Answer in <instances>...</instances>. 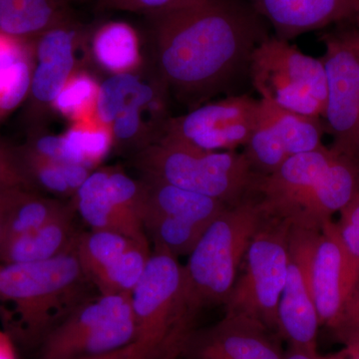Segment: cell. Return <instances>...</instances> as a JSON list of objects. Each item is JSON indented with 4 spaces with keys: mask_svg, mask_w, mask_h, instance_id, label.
Instances as JSON below:
<instances>
[{
    "mask_svg": "<svg viewBox=\"0 0 359 359\" xmlns=\"http://www.w3.org/2000/svg\"><path fill=\"white\" fill-rule=\"evenodd\" d=\"M21 166L33 186L60 197H74L82 184L93 170L84 165L44 159L28 152L22 147L16 148Z\"/></svg>",
    "mask_w": 359,
    "mask_h": 359,
    "instance_id": "cb8c5ba5",
    "label": "cell"
},
{
    "mask_svg": "<svg viewBox=\"0 0 359 359\" xmlns=\"http://www.w3.org/2000/svg\"><path fill=\"white\" fill-rule=\"evenodd\" d=\"M34 53L0 71V124L26 102L29 94Z\"/></svg>",
    "mask_w": 359,
    "mask_h": 359,
    "instance_id": "f546056e",
    "label": "cell"
},
{
    "mask_svg": "<svg viewBox=\"0 0 359 359\" xmlns=\"http://www.w3.org/2000/svg\"><path fill=\"white\" fill-rule=\"evenodd\" d=\"M359 192V165L330 148L290 156L273 173L257 175L252 195L266 216L320 229Z\"/></svg>",
    "mask_w": 359,
    "mask_h": 359,
    "instance_id": "7a4b0ae2",
    "label": "cell"
},
{
    "mask_svg": "<svg viewBox=\"0 0 359 359\" xmlns=\"http://www.w3.org/2000/svg\"><path fill=\"white\" fill-rule=\"evenodd\" d=\"M332 354L334 359H359V339L347 342L339 351Z\"/></svg>",
    "mask_w": 359,
    "mask_h": 359,
    "instance_id": "f35d334b",
    "label": "cell"
},
{
    "mask_svg": "<svg viewBox=\"0 0 359 359\" xmlns=\"http://www.w3.org/2000/svg\"><path fill=\"white\" fill-rule=\"evenodd\" d=\"M76 245V244H75ZM75 245L60 256L36 263L0 264V316L9 334L26 342L47 334L93 297Z\"/></svg>",
    "mask_w": 359,
    "mask_h": 359,
    "instance_id": "3957f363",
    "label": "cell"
},
{
    "mask_svg": "<svg viewBox=\"0 0 359 359\" xmlns=\"http://www.w3.org/2000/svg\"><path fill=\"white\" fill-rule=\"evenodd\" d=\"M327 71L325 127L332 136L330 150L359 165V62L339 35L323 37Z\"/></svg>",
    "mask_w": 359,
    "mask_h": 359,
    "instance_id": "5bb4252c",
    "label": "cell"
},
{
    "mask_svg": "<svg viewBox=\"0 0 359 359\" xmlns=\"http://www.w3.org/2000/svg\"><path fill=\"white\" fill-rule=\"evenodd\" d=\"M259 112L261 99L228 96L170 118L161 138L212 152L237 150L249 141Z\"/></svg>",
    "mask_w": 359,
    "mask_h": 359,
    "instance_id": "8fae6325",
    "label": "cell"
},
{
    "mask_svg": "<svg viewBox=\"0 0 359 359\" xmlns=\"http://www.w3.org/2000/svg\"><path fill=\"white\" fill-rule=\"evenodd\" d=\"M358 271L342 244L335 222L318 231L311 250L309 278L320 327L332 332L346 308Z\"/></svg>",
    "mask_w": 359,
    "mask_h": 359,
    "instance_id": "e0dca14e",
    "label": "cell"
},
{
    "mask_svg": "<svg viewBox=\"0 0 359 359\" xmlns=\"http://www.w3.org/2000/svg\"><path fill=\"white\" fill-rule=\"evenodd\" d=\"M144 186V212H154L207 229L228 207L214 198L179 188L159 180L142 179Z\"/></svg>",
    "mask_w": 359,
    "mask_h": 359,
    "instance_id": "ffe728a7",
    "label": "cell"
},
{
    "mask_svg": "<svg viewBox=\"0 0 359 359\" xmlns=\"http://www.w3.org/2000/svg\"><path fill=\"white\" fill-rule=\"evenodd\" d=\"M280 341L259 321L226 313L212 327L192 330L180 354L184 359H283Z\"/></svg>",
    "mask_w": 359,
    "mask_h": 359,
    "instance_id": "2e32d148",
    "label": "cell"
},
{
    "mask_svg": "<svg viewBox=\"0 0 359 359\" xmlns=\"http://www.w3.org/2000/svg\"><path fill=\"white\" fill-rule=\"evenodd\" d=\"M73 204L62 214L37 230L8 238L0 244L2 264H26L47 261L65 254L76 244Z\"/></svg>",
    "mask_w": 359,
    "mask_h": 359,
    "instance_id": "44dd1931",
    "label": "cell"
},
{
    "mask_svg": "<svg viewBox=\"0 0 359 359\" xmlns=\"http://www.w3.org/2000/svg\"><path fill=\"white\" fill-rule=\"evenodd\" d=\"M290 231V223L264 214L245 252L244 271L224 306L226 313L249 316L278 335V304L289 269Z\"/></svg>",
    "mask_w": 359,
    "mask_h": 359,
    "instance_id": "9c48e42d",
    "label": "cell"
},
{
    "mask_svg": "<svg viewBox=\"0 0 359 359\" xmlns=\"http://www.w3.org/2000/svg\"><path fill=\"white\" fill-rule=\"evenodd\" d=\"M23 189L2 188L0 187V244L4 238V228L11 210L20 197ZM28 191V190H27Z\"/></svg>",
    "mask_w": 359,
    "mask_h": 359,
    "instance_id": "d590c367",
    "label": "cell"
},
{
    "mask_svg": "<svg viewBox=\"0 0 359 359\" xmlns=\"http://www.w3.org/2000/svg\"><path fill=\"white\" fill-rule=\"evenodd\" d=\"M339 37L347 45V47L353 52L354 56L359 62V29L342 33V34H339Z\"/></svg>",
    "mask_w": 359,
    "mask_h": 359,
    "instance_id": "60d3db41",
    "label": "cell"
},
{
    "mask_svg": "<svg viewBox=\"0 0 359 359\" xmlns=\"http://www.w3.org/2000/svg\"><path fill=\"white\" fill-rule=\"evenodd\" d=\"M85 41L84 30L72 20L32 40L34 65L25 113L28 131L44 128L56 97L75 71L81 68L77 52Z\"/></svg>",
    "mask_w": 359,
    "mask_h": 359,
    "instance_id": "7c38bea8",
    "label": "cell"
},
{
    "mask_svg": "<svg viewBox=\"0 0 359 359\" xmlns=\"http://www.w3.org/2000/svg\"><path fill=\"white\" fill-rule=\"evenodd\" d=\"M169 95L154 66L110 75L101 82L95 115L109 127L113 149L135 155L159 140L172 117Z\"/></svg>",
    "mask_w": 359,
    "mask_h": 359,
    "instance_id": "52a82bcc",
    "label": "cell"
},
{
    "mask_svg": "<svg viewBox=\"0 0 359 359\" xmlns=\"http://www.w3.org/2000/svg\"><path fill=\"white\" fill-rule=\"evenodd\" d=\"M163 359H183V358H182L181 354H180V353H175L170 354V355H168L166 356V358Z\"/></svg>",
    "mask_w": 359,
    "mask_h": 359,
    "instance_id": "b9f144b4",
    "label": "cell"
},
{
    "mask_svg": "<svg viewBox=\"0 0 359 359\" xmlns=\"http://www.w3.org/2000/svg\"><path fill=\"white\" fill-rule=\"evenodd\" d=\"M75 250L85 273L101 294L130 295L152 252L149 242L94 230L79 233Z\"/></svg>",
    "mask_w": 359,
    "mask_h": 359,
    "instance_id": "9a60e30c",
    "label": "cell"
},
{
    "mask_svg": "<svg viewBox=\"0 0 359 359\" xmlns=\"http://www.w3.org/2000/svg\"><path fill=\"white\" fill-rule=\"evenodd\" d=\"M99 87L100 83L91 73L79 68L56 97L52 111L65 116L71 122L95 115Z\"/></svg>",
    "mask_w": 359,
    "mask_h": 359,
    "instance_id": "f1b7e54d",
    "label": "cell"
},
{
    "mask_svg": "<svg viewBox=\"0 0 359 359\" xmlns=\"http://www.w3.org/2000/svg\"><path fill=\"white\" fill-rule=\"evenodd\" d=\"M256 13L275 29V36L287 40L351 20L358 0H250Z\"/></svg>",
    "mask_w": 359,
    "mask_h": 359,
    "instance_id": "ac0fdd59",
    "label": "cell"
},
{
    "mask_svg": "<svg viewBox=\"0 0 359 359\" xmlns=\"http://www.w3.org/2000/svg\"><path fill=\"white\" fill-rule=\"evenodd\" d=\"M136 341L129 295H93L42 340L40 359H82L112 353Z\"/></svg>",
    "mask_w": 359,
    "mask_h": 359,
    "instance_id": "30bf717a",
    "label": "cell"
},
{
    "mask_svg": "<svg viewBox=\"0 0 359 359\" xmlns=\"http://www.w3.org/2000/svg\"><path fill=\"white\" fill-rule=\"evenodd\" d=\"M150 20L153 66L190 110L249 72L252 52L269 36L261 16L240 0H205Z\"/></svg>",
    "mask_w": 359,
    "mask_h": 359,
    "instance_id": "6da1fadb",
    "label": "cell"
},
{
    "mask_svg": "<svg viewBox=\"0 0 359 359\" xmlns=\"http://www.w3.org/2000/svg\"><path fill=\"white\" fill-rule=\"evenodd\" d=\"M243 153L252 171L263 176L276 172L290 158L262 99L259 120Z\"/></svg>",
    "mask_w": 359,
    "mask_h": 359,
    "instance_id": "4316f807",
    "label": "cell"
},
{
    "mask_svg": "<svg viewBox=\"0 0 359 359\" xmlns=\"http://www.w3.org/2000/svg\"><path fill=\"white\" fill-rule=\"evenodd\" d=\"M0 187L34 190L21 166L18 150L2 142H0Z\"/></svg>",
    "mask_w": 359,
    "mask_h": 359,
    "instance_id": "d6a6232c",
    "label": "cell"
},
{
    "mask_svg": "<svg viewBox=\"0 0 359 359\" xmlns=\"http://www.w3.org/2000/svg\"><path fill=\"white\" fill-rule=\"evenodd\" d=\"M71 20L63 0H0V33L32 41Z\"/></svg>",
    "mask_w": 359,
    "mask_h": 359,
    "instance_id": "603a6c76",
    "label": "cell"
},
{
    "mask_svg": "<svg viewBox=\"0 0 359 359\" xmlns=\"http://www.w3.org/2000/svg\"><path fill=\"white\" fill-rule=\"evenodd\" d=\"M72 204L91 230L115 231L149 242L141 219L123 207L111 188L108 168L92 171L72 198Z\"/></svg>",
    "mask_w": 359,
    "mask_h": 359,
    "instance_id": "d6986e66",
    "label": "cell"
},
{
    "mask_svg": "<svg viewBox=\"0 0 359 359\" xmlns=\"http://www.w3.org/2000/svg\"><path fill=\"white\" fill-rule=\"evenodd\" d=\"M262 100L290 157L325 147L323 137L327 127L323 118L292 112L264 99Z\"/></svg>",
    "mask_w": 359,
    "mask_h": 359,
    "instance_id": "d4e9b609",
    "label": "cell"
},
{
    "mask_svg": "<svg viewBox=\"0 0 359 359\" xmlns=\"http://www.w3.org/2000/svg\"><path fill=\"white\" fill-rule=\"evenodd\" d=\"M82 359H145V358H144L141 351H139L138 346H136V342H133V344L122 347V348L118 349V351H112V353Z\"/></svg>",
    "mask_w": 359,
    "mask_h": 359,
    "instance_id": "8d00e7d4",
    "label": "cell"
},
{
    "mask_svg": "<svg viewBox=\"0 0 359 359\" xmlns=\"http://www.w3.org/2000/svg\"><path fill=\"white\" fill-rule=\"evenodd\" d=\"M63 136L73 162L92 170L100 164L113 149L111 130L96 115L71 122Z\"/></svg>",
    "mask_w": 359,
    "mask_h": 359,
    "instance_id": "484cf974",
    "label": "cell"
},
{
    "mask_svg": "<svg viewBox=\"0 0 359 359\" xmlns=\"http://www.w3.org/2000/svg\"><path fill=\"white\" fill-rule=\"evenodd\" d=\"M0 359H18L13 337L0 330Z\"/></svg>",
    "mask_w": 359,
    "mask_h": 359,
    "instance_id": "74e56055",
    "label": "cell"
},
{
    "mask_svg": "<svg viewBox=\"0 0 359 359\" xmlns=\"http://www.w3.org/2000/svg\"><path fill=\"white\" fill-rule=\"evenodd\" d=\"M356 20H358V26H359V0H358V11H356L355 16H354Z\"/></svg>",
    "mask_w": 359,
    "mask_h": 359,
    "instance_id": "7bdbcfd3",
    "label": "cell"
},
{
    "mask_svg": "<svg viewBox=\"0 0 359 359\" xmlns=\"http://www.w3.org/2000/svg\"><path fill=\"white\" fill-rule=\"evenodd\" d=\"M136 346L145 359L180 353L193 330L184 306V269L179 257L153 249L140 280L129 295Z\"/></svg>",
    "mask_w": 359,
    "mask_h": 359,
    "instance_id": "8992f818",
    "label": "cell"
},
{
    "mask_svg": "<svg viewBox=\"0 0 359 359\" xmlns=\"http://www.w3.org/2000/svg\"><path fill=\"white\" fill-rule=\"evenodd\" d=\"M264 212L256 196L228 205L204 231L184 269V306L194 323L202 309L226 306Z\"/></svg>",
    "mask_w": 359,
    "mask_h": 359,
    "instance_id": "277c9868",
    "label": "cell"
},
{
    "mask_svg": "<svg viewBox=\"0 0 359 359\" xmlns=\"http://www.w3.org/2000/svg\"><path fill=\"white\" fill-rule=\"evenodd\" d=\"M90 52L96 65L110 75L133 72L144 66L138 33L123 21L97 27L90 36Z\"/></svg>",
    "mask_w": 359,
    "mask_h": 359,
    "instance_id": "7402d4cb",
    "label": "cell"
},
{
    "mask_svg": "<svg viewBox=\"0 0 359 359\" xmlns=\"http://www.w3.org/2000/svg\"><path fill=\"white\" fill-rule=\"evenodd\" d=\"M134 156L145 178L214 198L228 205L252 195L257 174L244 153L201 150L161 138Z\"/></svg>",
    "mask_w": 359,
    "mask_h": 359,
    "instance_id": "5b68a950",
    "label": "cell"
},
{
    "mask_svg": "<svg viewBox=\"0 0 359 359\" xmlns=\"http://www.w3.org/2000/svg\"><path fill=\"white\" fill-rule=\"evenodd\" d=\"M249 75L261 99L311 117H323L327 77L323 59L302 53L295 45L268 36L250 58Z\"/></svg>",
    "mask_w": 359,
    "mask_h": 359,
    "instance_id": "ba28073f",
    "label": "cell"
},
{
    "mask_svg": "<svg viewBox=\"0 0 359 359\" xmlns=\"http://www.w3.org/2000/svg\"><path fill=\"white\" fill-rule=\"evenodd\" d=\"M205 0H99L104 8L150 16L169 13L200 4Z\"/></svg>",
    "mask_w": 359,
    "mask_h": 359,
    "instance_id": "4dcf8cb0",
    "label": "cell"
},
{
    "mask_svg": "<svg viewBox=\"0 0 359 359\" xmlns=\"http://www.w3.org/2000/svg\"><path fill=\"white\" fill-rule=\"evenodd\" d=\"M70 205L61 201L41 197L33 191H23L7 217L2 242L41 228Z\"/></svg>",
    "mask_w": 359,
    "mask_h": 359,
    "instance_id": "83f0119b",
    "label": "cell"
},
{
    "mask_svg": "<svg viewBox=\"0 0 359 359\" xmlns=\"http://www.w3.org/2000/svg\"><path fill=\"white\" fill-rule=\"evenodd\" d=\"M320 229L290 226L289 269L278 309V335L289 347L318 353L320 318L309 278L311 250Z\"/></svg>",
    "mask_w": 359,
    "mask_h": 359,
    "instance_id": "4fadbf2b",
    "label": "cell"
},
{
    "mask_svg": "<svg viewBox=\"0 0 359 359\" xmlns=\"http://www.w3.org/2000/svg\"><path fill=\"white\" fill-rule=\"evenodd\" d=\"M332 334L341 344L359 339V273Z\"/></svg>",
    "mask_w": 359,
    "mask_h": 359,
    "instance_id": "836d02e7",
    "label": "cell"
},
{
    "mask_svg": "<svg viewBox=\"0 0 359 359\" xmlns=\"http://www.w3.org/2000/svg\"><path fill=\"white\" fill-rule=\"evenodd\" d=\"M63 1H65V0H63Z\"/></svg>",
    "mask_w": 359,
    "mask_h": 359,
    "instance_id": "ee69618b",
    "label": "cell"
},
{
    "mask_svg": "<svg viewBox=\"0 0 359 359\" xmlns=\"http://www.w3.org/2000/svg\"><path fill=\"white\" fill-rule=\"evenodd\" d=\"M33 54L32 41H25L0 33V71Z\"/></svg>",
    "mask_w": 359,
    "mask_h": 359,
    "instance_id": "e575fe53",
    "label": "cell"
},
{
    "mask_svg": "<svg viewBox=\"0 0 359 359\" xmlns=\"http://www.w3.org/2000/svg\"><path fill=\"white\" fill-rule=\"evenodd\" d=\"M283 359H334V358H332V354L321 355L318 353H309V351H302V349L289 347L287 351H285Z\"/></svg>",
    "mask_w": 359,
    "mask_h": 359,
    "instance_id": "ab89813d",
    "label": "cell"
},
{
    "mask_svg": "<svg viewBox=\"0 0 359 359\" xmlns=\"http://www.w3.org/2000/svg\"><path fill=\"white\" fill-rule=\"evenodd\" d=\"M335 224L342 244L359 273V192L340 211Z\"/></svg>",
    "mask_w": 359,
    "mask_h": 359,
    "instance_id": "1f68e13d",
    "label": "cell"
}]
</instances>
